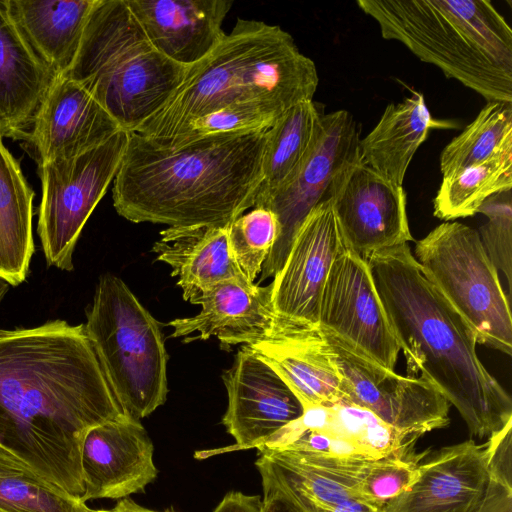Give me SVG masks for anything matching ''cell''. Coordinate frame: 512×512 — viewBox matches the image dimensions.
I'll return each instance as SVG.
<instances>
[{"instance_id": "obj_22", "label": "cell", "mask_w": 512, "mask_h": 512, "mask_svg": "<svg viewBox=\"0 0 512 512\" xmlns=\"http://www.w3.org/2000/svg\"><path fill=\"white\" fill-rule=\"evenodd\" d=\"M56 76L37 57L0 0V136L25 141Z\"/></svg>"}, {"instance_id": "obj_8", "label": "cell", "mask_w": 512, "mask_h": 512, "mask_svg": "<svg viewBox=\"0 0 512 512\" xmlns=\"http://www.w3.org/2000/svg\"><path fill=\"white\" fill-rule=\"evenodd\" d=\"M414 257L477 343L511 356L510 298L478 231L457 221L443 222L416 242Z\"/></svg>"}, {"instance_id": "obj_21", "label": "cell", "mask_w": 512, "mask_h": 512, "mask_svg": "<svg viewBox=\"0 0 512 512\" xmlns=\"http://www.w3.org/2000/svg\"><path fill=\"white\" fill-rule=\"evenodd\" d=\"M247 347L280 376L303 408L345 403L340 375L319 327L278 329Z\"/></svg>"}, {"instance_id": "obj_28", "label": "cell", "mask_w": 512, "mask_h": 512, "mask_svg": "<svg viewBox=\"0 0 512 512\" xmlns=\"http://www.w3.org/2000/svg\"><path fill=\"white\" fill-rule=\"evenodd\" d=\"M511 188L512 153H508L443 176L433 214L445 222L474 216L489 197Z\"/></svg>"}, {"instance_id": "obj_30", "label": "cell", "mask_w": 512, "mask_h": 512, "mask_svg": "<svg viewBox=\"0 0 512 512\" xmlns=\"http://www.w3.org/2000/svg\"><path fill=\"white\" fill-rule=\"evenodd\" d=\"M512 153V102L488 101L440 154L443 176Z\"/></svg>"}, {"instance_id": "obj_14", "label": "cell", "mask_w": 512, "mask_h": 512, "mask_svg": "<svg viewBox=\"0 0 512 512\" xmlns=\"http://www.w3.org/2000/svg\"><path fill=\"white\" fill-rule=\"evenodd\" d=\"M345 247L328 197L304 218L282 268L271 282L274 330L318 328L322 291L334 260Z\"/></svg>"}, {"instance_id": "obj_42", "label": "cell", "mask_w": 512, "mask_h": 512, "mask_svg": "<svg viewBox=\"0 0 512 512\" xmlns=\"http://www.w3.org/2000/svg\"><path fill=\"white\" fill-rule=\"evenodd\" d=\"M9 290V284L0 278V302Z\"/></svg>"}, {"instance_id": "obj_1", "label": "cell", "mask_w": 512, "mask_h": 512, "mask_svg": "<svg viewBox=\"0 0 512 512\" xmlns=\"http://www.w3.org/2000/svg\"><path fill=\"white\" fill-rule=\"evenodd\" d=\"M127 415L84 324L0 329V446L81 498L87 432Z\"/></svg>"}, {"instance_id": "obj_17", "label": "cell", "mask_w": 512, "mask_h": 512, "mask_svg": "<svg viewBox=\"0 0 512 512\" xmlns=\"http://www.w3.org/2000/svg\"><path fill=\"white\" fill-rule=\"evenodd\" d=\"M120 130L90 93L60 76L54 79L25 142L40 165L85 153Z\"/></svg>"}, {"instance_id": "obj_10", "label": "cell", "mask_w": 512, "mask_h": 512, "mask_svg": "<svg viewBox=\"0 0 512 512\" xmlns=\"http://www.w3.org/2000/svg\"><path fill=\"white\" fill-rule=\"evenodd\" d=\"M321 332L340 375L345 403L370 410L413 440L449 424L450 403L432 384L417 376L397 374L337 336Z\"/></svg>"}, {"instance_id": "obj_35", "label": "cell", "mask_w": 512, "mask_h": 512, "mask_svg": "<svg viewBox=\"0 0 512 512\" xmlns=\"http://www.w3.org/2000/svg\"><path fill=\"white\" fill-rule=\"evenodd\" d=\"M417 469V461L408 456L371 460L360 480L358 494L382 509L411 485L417 476Z\"/></svg>"}, {"instance_id": "obj_32", "label": "cell", "mask_w": 512, "mask_h": 512, "mask_svg": "<svg viewBox=\"0 0 512 512\" xmlns=\"http://www.w3.org/2000/svg\"><path fill=\"white\" fill-rule=\"evenodd\" d=\"M279 234L277 216L263 207H253L229 224L232 255L249 282L255 283Z\"/></svg>"}, {"instance_id": "obj_26", "label": "cell", "mask_w": 512, "mask_h": 512, "mask_svg": "<svg viewBox=\"0 0 512 512\" xmlns=\"http://www.w3.org/2000/svg\"><path fill=\"white\" fill-rule=\"evenodd\" d=\"M34 196L19 161L0 136V278L11 286L26 280L35 251Z\"/></svg>"}, {"instance_id": "obj_25", "label": "cell", "mask_w": 512, "mask_h": 512, "mask_svg": "<svg viewBox=\"0 0 512 512\" xmlns=\"http://www.w3.org/2000/svg\"><path fill=\"white\" fill-rule=\"evenodd\" d=\"M10 17L37 57L65 75L78 52L95 0H5Z\"/></svg>"}, {"instance_id": "obj_24", "label": "cell", "mask_w": 512, "mask_h": 512, "mask_svg": "<svg viewBox=\"0 0 512 512\" xmlns=\"http://www.w3.org/2000/svg\"><path fill=\"white\" fill-rule=\"evenodd\" d=\"M456 123L434 119L422 93L389 103L375 127L359 142L361 161L384 178L402 186L419 146L433 129H453Z\"/></svg>"}, {"instance_id": "obj_20", "label": "cell", "mask_w": 512, "mask_h": 512, "mask_svg": "<svg viewBox=\"0 0 512 512\" xmlns=\"http://www.w3.org/2000/svg\"><path fill=\"white\" fill-rule=\"evenodd\" d=\"M152 45L171 61L190 67L224 39L229 0H126Z\"/></svg>"}, {"instance_id": "obj_40", "label": "cell", "mask_w": 512, "mask_h": 512, "mask_svg": "<svg viewBox=\"0 0 512 512\" xmlns=\"http://www.w3.org/2000/svg\"><path fill=\"white\" fill-rule=\"evenodd\" d=\"M321 512H382V509L361 497H353Z\"/></svg>"}, {"instance_id": "obj_23", "label": "cell", "mask_w": 512, "mask_h": 512, "mask_svg": "<svg viewBox=\"0 0 512 512\" xmlns=\"http://www.w3.org/2000/svg\"><path fill=\"white\" fill-rule=\"evenodd\" d=\"M153 252L172 268L183 299L190 303L221 281L247 280L231 252L229 224L168 227L160 232Z\"/></svg>"}, {"instance_id": "obj_11", "label": "cell", "mask_w": 512, "mask_h": 512, "mask_svg": "<svg viewBox=\"0 0 512 512\" xmlns=\"http://www.w3.org/2000/svg\"><path fill=\"white\" fill-rule=\"evenodd\" d=\"M360 130L347 110L324 113L317 138L303 164L282 188L255 204L278 218L279 237L260 273V282L282 268L294 236L307 214L328 198L330 186L342 167L359 155Z\"/></svg>"}, {"instance_id": "obj_38", "label": "cell", "mask_w": 512, "mask_h": 512, "mask_svg": "<svg viewBox=\"0 0 512 512\" xmlns=\"http://www.w3.org/2000/svg\"><path fill=\"white\" fill-rule=\"evenodd\" d=\"M262 500L258 495L238 491L227 493L212 512H260Z\"/></svg>"}, {"instance_id": "obj_33", "label": "cell", "mask_w": 512, "mask_h": 512, "mask_svg": "<svg viewBox=\"0 0 512 512\" xmlns=\"http://www.w3.org/2000/svg\"><path fill=\"white\" fill-rule=\"evenodd\" d=\"M282 115L261 106H228L191 121L170 139L150 141L159 146L172 147L180 143L212 135L266 131Z\"/></svg>"}, {"instance_id": "obj_13", "label": "cell", "mask_w": 512, "mask_h": 512, "mask_svg": "<svg viewBox=\"0 0 512 512\" xmlns=\"http://www.w3.org/2000/svg\"><path fill=\"white\" fill-rule=\"evenodd\" d=\"M328 197L346 246L364 259L413 240L403 187L364 164L360 155L337 173Z\"/></svg>"}, {"instance_id": "obj_34", "label": "cell", "mask_w": 512, "mask_h": 512, "mask_svg": "<svg viewBox=\"0 0 512 512\" xmlns=\"http://www.w3.org/2000/svg\"><path fill=\"white\" fill-rule=\"evenodd\" d=\"M478 213L487 217L478 234L482 245L498 270L506 279L510 298L512 285V199L511 190L489 197Z\"/></svg>"}, {"instance_id": "obj_19", "label": "cell", "mask_w": 512, "mask_h": 512, "mask_svg": "<svg viewBox=\"0 0 512 512\" xmlns=\"http://www.w3.org/2000/svg\"><path fill=\"white\" fill-rule=\"evenodd\" d=\"M489 481L484 446L468 440L418 465L415 480L382 512H475Z\"/></svg>"}, {"instance_id": "obj_37", "label": "cell", "mask_w": 512, "mask_h": 512, "mask_svg": "<svg viewBox=\"0 0 512 512\" xmlns=\"http://www.w3.org/2000/svg\"><path fill=\"white\" fill-rule=\"evenodd\" d=\"M475 512H512V489L490 480L485 496Z\"/></svg>"}, {"instance_id": "obj_43", "label": "cell", "mask_w": 512, "mask_h": 512, "mask_svg": "<svg viewBox=\"0 0 512 512\" xmlns=\"http://www.w3.org/2000/svg\"><path fill=\"white\" fill-rule=\"evenodd\" d=\"M97 512H113L112 509L110 510H97Z\"/></svg>"}, {"instance_id": "obj_36", "label": "cell", "mask_w": 512, "mask_h": 512, "mask_svg": "<svg viewBox=\"0 0 512 512\" xmlns=\"http://www.w3.org/2000/svg\"><path fill=\"white\" fill-rule=\"evenodd\" d=\"M512 420L483 445L489 478L512 489Z\"/></svg>"}, {"instance_id": "obj_7", "label": "cell", "mask_w": 512, "mask_h": 512, "mask_svg": "<svg viewBox=\"0 0 512 512\" xmlns=\"http://www.w3.org/2000/svg\"><path fill=\"white\" fill-rule=\"evenodd\" d=\"M84 327L127 415L140 421L165 403L168 355L159 323L122 279L100 277Z\"/></svg>"}, {"instance_id": "obj_29", "label": "cell", "mask_w": 512, "mask_h": 512, "mask_svg": "<svg viewBox=\"0 0 512 512\" xmlns=\"http://www.w3.org/2000/svg\"><path fill=\"white\" fill-rule=\"evenodd\" d=\"M0 512H97L0 446Z\"/></svg>"}, {"instance_id": "obj_27", "label": "cell", "mask_w": 512, "mask_h": 512, "mask_svg": "<svg viewBox=\"0 0 512 512\" xmlns=\"http://www.w3.org/2000/svg\"><path fill=\"white\" fill-rule=\"evenodd\" d=\"M323 115L322 104L313 99L305 100L289 108L267 130L263 182L256 203L275 193L293 178L317 138Z\"/></svg>"}, {"instance_id": "obj_9", "label": "cell", "mask_w": 512, "mask_h": 512, "mask_svg": "<svg viewBox=\"0 0 512 512\" xmlns=\"http://www.w3.org/2000/svg\"><path fill=\"white\" fill-rule=\"evenodd\" d=\"M128 139L129 132L120 130L78 156L38 165L42 196L37 234L47 265L64 271L74 269L77 241L114 180Z\"/></svg>"}, {"instance_id": "obj_3", "label": "cell", "mask_w": 512, "mask_h": 512, "mask_svg": "<svg viewBox=\"0 0 512 512\" xmlns=\"http://www.w3.org/2000/svg\"><path fill=\"white\" fill-rule=\"evenodd\" d=\"M366 260L411 376L440 391L471 435L503 428L512 420L510 395L483 365L474 332L426 278L409 245Z\"/></svg>"}, {"instance_id": "obj_16", "label": "cell", "mask_w": 512, "mask_h": 512, "mask_svg": "<svg viewBox=\"0 0 512 512\" xmlns=\"http://www.w3.org/2000/svg\"><path fill=\"white\" fill-rule=\"evenodd\" d=\"M153 451L147 431L129 415L92 427L81 449L80 499H124L143 491L158 474Z\"/></svg>"}, {"instance_id": "obj_6", "label": "cell", "mask_w": 512, "mask_h": 512, "mask_svg": "<svg viewBox=\"0 0 512 512\" xmlns=\"http://www.w3.org/2000/svg\"><path fill=\"white\" fill-rule=\"evenodd\" d=\"M186 69L152 45L126 0H95L76 57L63 76L82 86L131 133L168 101Z\"/></svg>"}, {"instance_id": "obj_31", "label": "cell", "mask_w": 512, "mask_h": 512, "mask_svg": "<svg viewBox=\"0 0 512 512\" xmlns=\"http://www.w3.org/2000/svg\"><path fill=\"white\" fill-rule=\"evenodd\" d=\"M323 431L353 442L368 460L407 457L408 446L415 441L370 410L350 403L329 406V418Z\"/></svg>"}, {"instance_id": "obj_39", "label": "cell", "mask_w": 512, "mask_h": 512, "mask_svg": "<svg viewBox=\"0 0 512 512\" xmlns=\"http://www.w3.org/2000/svg\"><path fill=\"white\" fill-rule=\"evenodd\" d=\"M260 512H306L292 497L275 488H263Z\"/></svg>"}, {"instance_id": "obj_15", "label": "cell", "mask_w": 512, "mask_h": 512, "mask_svg": "<svg viewBox=\"0 0 512 512\" xmlns=\"http://www.w3.org/2000/svg\"><path fill=\"white\" fill-rule=\"evenodd\" d=\"M222 379L228 396L222 423L236 444L198 452V458L259 448L303 414V405L288 385L247 346L239 349Z\"/></svg>"}, {"instance_id": "obj_2", "label": "cell", "mask_w": 512, "mask_h": 512, "mask_svg": "<svg viewBox=\"0 0 512 512\" xmlns=\"http://www.w3.org/2000/svg\"><path fill=\"white\" fill-rule=\"evenodd\" d=\"M267 130L159 146L129 132L113 180L117 213L168 227L227 225L255 206Z\"/></svg>"}, {"instance_id": "obj_41", "label": "cell", "mask_w": 512, "mask_h": 512, "mask_svg": "<svg viewBox=\"0 0 512 512\" xmlns=\"http://www.w3.org/2000/svg\"><path fill=\"white\" fill-rule=\"evenodd\" d=\"M113 512H159L140 506L135 501L129 498H124L118 502V504L112 508ZM174 512V511H165Z\"/></svg>"}, {"instance_id": "obj_4", "label": "cell", "mask_w": 512, "mask_h": 512, "mask_svg": "<svg viewBox=\"0 0 512 512\" xmlns=\"http://www.w3.org/2000/svg\"><path fill=\"white\" fill-rule=\"evenodd\" d=\"M318 83L314 61L288 32L239 18L207 57L187 67L168 101L134 133L167 140L191 121L228 106H261L282 115L313 99Z\"/></svg>"}, {"instance_id": "obj_5", "label": "cell", "mask_w": 512, "mask_h": 512, "mask_svg": "<svg viewBox=\"0 0 512 512\" xmlns=\"http://www.w3.org/2000/svg\"><path fill=\"white\" fill-rule=\"evenodd\" d=\"M381 36L488 101L512 102V29L488 0H358Z\"/></svg>"}, {"instance_id": "obj_12", "label": "cell", "mask_w": 512, "mask_h": 512, "mask_svg": "<svg viewBox=\"0 0 512 512\" xmlns=\"http://www.w3.org/2000/svg\"><path fill=\"white\" fill-rule=\"evenodd\" d=\"M318 327L394 370L400 348L367 260L347 246L334 260L319 305Z\"/></svg>"}, {"instance_id": "obj_18", "label": "cell", "mask_w": 512, "mask_h": 512, "mask_svg": "<svg viewBox=\"0 0 512 512\" xmlns=\"http://www.w3.org/2000/svg\"><path fill=\"white\" fill-rule=\"evenodd\" d=\"M271 295V283L260 286L238 278L221 281L191 301L201 306L198 314L167 323L173 328L170 337L180 338L197 332L198 336L185 339L189 342L215 336L223 349L266 340L275 326Z\"/></svg>"}]
</instances>
